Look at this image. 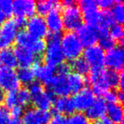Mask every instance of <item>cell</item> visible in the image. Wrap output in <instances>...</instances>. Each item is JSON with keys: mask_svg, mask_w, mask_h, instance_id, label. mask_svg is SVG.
I'll return each mask as SVG.
<instances>
[{"mask_svg": "<svg viewBox=\"0 0 124 124\" xmlns=\"http://www.w3.org/2000/svg\"><path fill=\"white\" fill-rule=\"evenodd\" d=\"M13 21H14L15 25H16L18 29L25 27L26 24V19L25 17H21V16H16V17L13 20Z\"/></svg>", "mask_w": 124, "mask_h": 124, "instance_id": "43", "label": "cell"}, {"mask_svg": "<svg viewBox=\"0 0 124 124\" xmlns=\"http://www.w3.org/2000/svg\"><path fill=\"white\" fill-rule=\"evenodd\" d=\"M67 119V124H90V121L88 119L86 115L82 112H76L71 115Z\"/></svg>", "mask_w": 124, "mask_h": 124, "instance_id": "33", "label": "cell"}, {"mask_svg": "<svg viewBox=\"0 0 124 124\" xmlns=\"http://www.w3.org/2000/svg\"><path fill=\"white\" fill-rule=\"evenodd\" d=\"M13 50L17 63L21 67H30L31 65H34L38 61V56L28 48L16 45Z\"/></svg>", "mask_w": 124, "mask_h": 124, "instance_id": "15", "label": "cell"}, {"mask_svg": "<svg viewBox=\"0 0 124 124\" xmlns=\"http://www.w3.org/2000/svg\"><path fill=\"white\" fill-rule=\"evenodd\" d=\"M47 43L43 39L41 38H35L34 42H33L32 45H31V50L32 53H34L37 56H39V55L43 54L45 51V48H46Z\"/></svg>", "mask_w": 124, "mask_h": 124, "instance_id": "34", "label": "cell"}, {"mask_svg": "<svg viewBox=\"0 0 124 124\" xmlns=\"http://www.w3.org/2000/svg\"><path fill=\"white\" fill-rule=\"evenodd\" d=\"M108 118L115 124H122L123 121V107L120 103L108 104L106 106Z\"/></svg>", "mask_w": 124, "mask_h": 124, "instance_id": "22", "label": "cell"}, {"mask_svg": "<svg viewBox=\"0 0 124 124\" xmlns=\"http://www.w3.org/2000/svg\"><path fill=\"white\" fill-rule=\"evenodd\" d=\"M9 124H22L21 120L20 118H11Z\"/></svg>", "mask_w": 124, "mask_h": 124, "instance_id": "48", "label": "cell"}, {"mask_svg": "<svg viewBox=\"0 0 124 124\" xmlns=\"http://www.w3.org/2000/svg\"><path fill=\"white\" fill-rule=\"evenodd\" d=\"M69 74V73H68ZM57 74L54 75L45 84L48 87V90L54 95H58L59 97H68L71 94L68 84L67 75Z\"/></svg>", "mask_w": 124, "mask_h": 124, "instance_id": "5", "label": "cell"}, {"mask_svg": "<svg viewBox=\"0 0 124 124\" xmlns=\"http://www.w3.org/2000/svg\"><path fill=\"white\" fill-rule=\"evenodd\" d=\"M104 100L105 102H108L109 104H113V103H118L117 101V96H116V92L114 90H108L105 92V93L104 94Z\"/></svg>", "mask_w": 124, "mask_h": 124, "instance_id": "38", "label": "cell"}, {"mask_svg": "<svg viewBox=\"0 0 124 124\" xmlns=\"http://www.w3.org/2000/svg\"><path fill=\"white\" fill-rule=\"evenodd\" d=\"M36 13V2L33 0H16L13 2V14L16 16L31 17Z\"/></svg>", "mask_w": 124, "mask_h": 124, "instance_id": "16", "label": "cell"}, {"mask_svg": "<svg viewBox=\"0 0 124 124\" xmlns=\"http://www.w3.org/2000/svg\"><path fill=\"white\" fill-rule=\"evenodd\" d=\"M44 20L46 22L47 28L51 32L60 33V31L64 28L60 6L54 8L49 13H48Z\"/></svg>", "mask_w": 124, "mask_h": 124, "instance_id": "17", "label": "cell"}, {"mask_svg": "<svg viewBox=\"0 0 124 124\" xmlns=\"http://www.w3.org/2000/svg\"><path fill=\"white\" fill-rule=\"evenodd\" d=\"M57 69V74H61V75H66L70 73V66H68L66 63H62L60 66L56 67Z\"/></svg>", "mask_w": 124, "mask_h": 124, "instance_id": "42", "label": "cell"}, {"mask_svg": "<svg viewBox=\"0 0 124 124\" xmlns=\"http://www.w3.org/2000/svg\"><path fill=\"white\" fill-rule=\"evenodd\" d=\"M76 34L83 47H85V48L95 45L99 39V34L97 30L86 24H82L77 29Z\"/></svg>", "mask_w": 124, "mask_h": 124, "instance_id": "13", "label": "cell"}, {"mask_svg": "<svg viewBox=\"0 0 124 124\" xmlns=\"http://www.w3.org/2000/svg\"><path fill=\"white\" fill-rule=\"evenodd\" d=\"M4 90L2 89V88H0V103L1 102H3L4 101Z\"/></svg>", "mask_w": 124, "mask_h": 124, "instance_id": "49", "label": "cell"}, {"mask_svg": "<svg viewBox=\"0 0 124 124\" xmlns=\"http://www.w3.org/2000/svg\"><path fill=\"white\" fill-rule=\"evenodd\" d=\"M96 3L98 8L100 7L104 11H108V9H110L112 8L115 2L112 0H100V1H97Z\"/></svg>", "mask_w": 124, "mask_h": 124, "instance_id": "39", "label": "cell"}, {"mask_svg": "<svg viewBox=\"0 0 124 124\" xmlns=\"http://www.w3.org/2000/svg\"><path fill=\"white\" fill-rule=\"evenodd\" d=\"M52 106H54V110L60 115L62 114L71 115L76 110L72 99L69 97H58L54 99Z\"/></svg>", "mask_w": 124, "mask_h": 124, "instance_id": "19", "label": "cell"}, {"mask_svg": "<svg viewBox=\"0 0 124 124\" xmlns=\"http://www.w3.org/2000/svg\"><path fill=\"white\" fill-rule=\"evenodd\" d=\"M18 81L20 83L22 84H31L34 80V75H33L32 70L29 67H21L16 71Z\"/></svg>", "mask_w": 124, "mask_h": 124, "instance_id": "29", "label": "cell"}, {"mask_svg": "<svg viewBox=\"0 0 124 124\" xmlns=\"http://www.w3.org/2000/svg\"><path fill=\"white\" fill-rule=\"evenodd\" d=\"M31 95L35 108L43 110H48L53 105L54 95L48 90H44L43 85L39 82H32L27 88Z\"/></svg>", "mask_w": 124, "mask_h": 124, "instance_id": "2", "label": "cell"}, {"mask_svg": "<svg viewBox=\"0 0 124 124\" xmlns=\"http://www.w3.org/2000/svg\"><path fill=\"white\" fill-rule=\"evenodd\" d=\"M18 33V28L15 25L13 20L6 21L0 26V49L10 48L16 42Z\"/></svg>", "mask_w": 124, "mask_h": 124, "instance_id": "9", "label": "cell"}, {"mask_svg": "<svg viewBox=\"0 0 124 124\" xmlns=\"http://www.w3.org/2000/svg\"><path fill=\"white\" fill-rule=\"evenodd\" d=\"M10 119L9 110L4 105H0V124H9Z\"/></svg>", "mask_w": 124, "mask_h": 124, "instance_id": "37", "label": "cell"}, {"mask_svg": "<svg viewBox=\"0 0 124 124\" xmlns=\"http://www.w3.org/2000/svg\"><path fill=\"white\" fill-rule=\"evenodd\" d=\"M31 70L34 78H36L39 81V83L43 82L44 83H46L54 76V69L39 61L36 62L33 65V68Z\"/></svg>", "mask_w": 124, "mask_h": 124, "instance_id": "20", "label": "cell"}, {"mask_svg": "<svg viewBox=\"0 0 124 124\" xmlns=\"http://www.w3.org/2000/svg\"><path fill=\"white\" fill-rule=\"evenodd\" d=\"M6 21V16L4 15V13L1 11V9H0V26L1 25H3L4 22Z\"/></svg>", "mask_w": 124, "mask_h": 124, "instance_id": "47", "label": "cell"}, {"mask_svg": "<svg viewBox=\"0 0 124 124\" xmlns=\"http://www.w3.org/2000/svg\"><path fill=\"white\" fill-rule=\"evenodd\" d=\"M68 84L71 93H77L83 89L86 84V79L83 76L77 73H69L67 75Z\"/></svg>", "mask_w": 124, "mask_h": 124, "instance_id": "23", "label": "cell"}, {"mask_svg": "<svg viewBox=\"0 0 124 124\" xmlns=\"http://www.w3.org/2000/svg\"><path fill=\"white\" fill-rule=\"evenodd\" d=\"M1 70H2V66H0V72H1Z\"/></svg>", "mask_w": 124, "mask_h": 124, "instance_id": "50", "label": "cell"}, {"mask_svg": "<svg viewBox=\"0 0 124 124\" xmlns=\"http://www.w3.org/2000/svg\"><path fill=\"white\" fill-rule=\"evenodd\" d=\"M98 34H99L98 42L100 43L99 46L103 50L106 49L107 51H108V50L111 49L112 48H114V47L116 46V42L109 35L108 31H98Z\"/></svg>", "mask_w": 124, "mask_h": 124, "instance_id": "25", "label": "cell"}, {"mask_svg": "<svg viewBox=\"0 0 124 124\" xmlns=\"http://www.w3.org/2000/svg\"><path fill=\"white\" fill-rule=\"evenodd\" d=\"M51 119V113L48 110L37 108H28L21 116L22 124H48Z\"/></svg>", "mask_w": 124, "mask_h": 124, "instance_id": "10", "label": "cell"}, {"mask_svg": "<svg viewBox=\"0 0 124 124\" xmlns=\"http://www.w3.org/2000/svg\"><path fill=\"white\" fill-rule=\"evenodd\" d=\"M106 102L104 99H95L91 106L86 110V116L89 121H97L105 116L106 113Z\"/></svg>", "mask_w": 124, "mask_h": 124, "instance_id": "18", "label": "cell"}, {"mask_svg": "<svg viewBox=\"0 0 124 124\" xmlns=\"http://www.w3.org/2000/svg\"><path fill=\"white\" fill-rule=\"evenodd\" d=\"M63 26L69 31L77 30L83 23V16L79 7L76 4L68 7H65L61 13Z\"/></svg>", "mask_w": 124, "mask_h": 124, "instance_id": "4", "label": "cell"}, {"mask_svg": "<svg viewBox=\"0 0 124 124\" xmlns=\"http://www.w3.org/2000/svg\"><path fill=\"white\" fill-rule=\"evenodd\" d=\"M47 36H48V43L43 53L44 54L43 60L45 62V65L54 69L60 64H62L65 60L60 48L61 35L60 33L51 32Z\"/></svg>", "mask_w": 124, "mask_h": 124, "instance_id": "1", "label": "cell"}, {"mask_svg": "<svg viewBox=\"0 0 124 124\" xmlns=\"http://www.w3.org/2000/svg\"><path fill=\"white\" fill-rule=\"evenodd\" d=\"M0 66H3L4 68L12 70L17 67V60L15 55L14 50L11 48L0 49Z\"/></svg>", "mask_w": 124, "mask_h": 124, "instance_id": "21", "label": "cell"}, {"mask_svg": "<svg viewBox=\"0 0 124 124\" xmlns=\"http://www.w3.org/2000/svg\"><path fill=\"white\" fill-rule=\"evenodd\" d=\"M4 101L5 104V107L7 109H12L13 107L18 105L16 92H8L7 94L4 95Z\"/></svg>", "mask_w": 124, "mask_h": 124, "instance_id": "36", "label": "cell"}, {"mask_svg": "<svg viewBox=\"0 0 124 124\" xmlns=\"http://www.w3.org/2000/svg\"><path fill=\"white\" fill-rule=\"evenodd\" d=\"M104 64L109 70L118 71L124 64V50L122 45H116L105 54Z\"/></svg>", "mask_w": 124, "mask_h": 124, "instance_id": "6", "label": "cell"}, {"mask_svg": "<svg viewBox=\"0 0 124 124\" xmlns=\"http://www.w3.org/2000/svg\"><path fill=\"white\" fill-rule=\"evenodd\" d=\"M48 124H67V119L63 115L56 114L53 117H51Z\"/></svg>", "mask_w": 124, "mask_h": 124, "instance_id": "40", "label": "cell"}, {"mask_svg": "<svg viewBox=\"0 0 124 124\" xmlns=\"http://www.w3.org/2000/svg\"><path fill=\"white\" fill-rule=\"evenodd\" d=\"M94 124H115V123L113 122H111L108 117L104 116L102 118H100V120L95 121Z\"/></svg>", "mask_w": 124, "mask_h": 124, "instance_id": "44", "label": "cell"}, {"mask_svg": "<svg viewBox=\"0 0 124 124\" xmlns=\"http://www.w3.org/2000/svg\"><path fill=\"white\" fill-rule=\"evenodd\" d=\"M0 9L7 17L13 15V2L11 0H0Z\"/></svg>", "mask_w": 124, "mask_h": 124, "instance_id": "35", "label": "cell"}, {"mask_svg": "<svg viewBox=\"0 0 124 124\" xmlns=\"http://www.w3.org/2000/svg\"><path fill=\"white\" fill-rule=\"evenodd\" d=\"M116 96H117V101L118 103H122L123 101V99H124V93L122 92V90H118L116 92Z\"/></svg>", "mask_w": 124, "mask_h": 124, "instance_id": "45", "label": "cell"}, {"mask_svg": "<svg viewBox=\"0 0 124 124\" xmlns=\"http://www.w3.org/2000/svg\"><path fill=\"white\" fill-rule=\"evenodd\" d=\"M105 69L102 67L92 68L88 71V80L93 86V93L94 95L102 96L105 93V92L108 91L109 88L105 83Z\"/></svg>", "mask_w": 124, "mask_h": 124, "instance_id": "8", "label": "cell"}, {"mask_svg": "<svg viewBox=\"0 0 124 124\" xmlns=\"http://www.w3.org/2000/svg\"><path fill=\"white\" fill-rule=\"evenodd\" d=\"M20 83L14 70L2 68L0 72V88L8 92H16L19 89Z\"/></svg>", "mask_w": 124, "mask_h": 124, "instance_id": "14", "label": "cell"}, {"mask_svg": "<svg viewBox=\"0 0 124 124\" xmlns=\"http://www.w3.org/2000/svg\"><path fill=\"white\" fill-rule=\"evenodd\" d=\"M71 99H72L73 104H74L75 110L82 112L86 111L91 106V105L95 100V95L93 93L92 89L84 88L78 93H75L74 97Z\"/></svg>", "mask_w": 124, "mask_h": 124, "instance_id": "12", "label": "cell"}, {"mask_svg": "<svg viewBox=\"0 0 124 124\" xmlns=\"http://www.w3.org/2000/svg\"><path fill=\"white\" fill-rule=\"evenodd\" d=\"M58 6L59 3L54 0H40L36 3V12L38 16H43Z\"/></svg>", "mask_w": 124, "mask_h": 124, "instance_id": "24", "label": "cell"}, {"mask_svg": "<svg viewBox=\"0 0 124 124\" xmlns=\"http://www.w3.org/2000/svg\"><path fill=\"white\" fill-rule=\"evenodd\" d=\"M26 32L34 38L43 39L48 35V30L47 28L44 18L38 15H34L26 20Z\"/></svg>", "mask_w": 124, "mask_h": 124, "instance_id": "7", "label": "cell"}, {"mask_svg": "<svg viewBox=\"0 0 124 124\" xmlns=\"http://www.w3.org/2000/svg\"><path fill=\"white\" fill-rule=\"evenodd\" d=\"M16 98H17L18 105L21 107L26 106L31 102V95L28 89L25 87L21 88L16 92Z\"/></svg>", "mask_w": 124, "mask_h": 124, "instance_id": "32", "label": "cell"}, {"mask_svg": "<svg viewBox=\"0 0 124 124\" xmlns=\"http://www.w3.org/2000/svg\"><path fill=\"white\" fill-rule=\"evenodd\" d=\"M83 59L92 68L102 67L105 60V51L99 45H93L85 48L83 51Z\"/></svg>", "mask_w": 124, "mask_h": 124, "instance_id": "11", "label": "cell"}, {"mask_svg": "<svg viewBox=\"0 0 124 124\" xmlns=\"http://www.w3.org/2000/svg\"><path fill=\"white\" fill-rule=\"evenodd\" d=\"M113 21L117 24H121L124 21V4L122 1H116L114 3L110 12Z\"/></svg>", "mask_w": 124, "mask_h": 124, "instance_id": "27", "label": "cell"}, {"mask_svg": "<svg viewBox=\"0 0 124 124\" xmlns=\"http://www.w3.org/2000/svg\"><path fill=\"white\" fill-rule=\"evenodd\" d=\"M70 69H72L74 71V73L83 76L88 73V71H90V66L84 59L79 57L71 61Z\"/></svg>", "mask_w": 124, "mask_h": 124, "instance_id": "26", "label": "cell"}, {"mask_svg": "<svg viewBox=\"0 0 124 124\" xmlns=\"http://www.w3.org/2000/svg\"><path fill=\"white\" fill-rule=\"evenodd\" d=\"M109 35L115 40L116 42H119L122 45V41H123V27L122 25L117 24V23H113L111 26H110L108 30Z\"/></svg>", "mask_w": 124, "mask_h": 124, "instance_id": "31", "label": "cell"}, {"mask_svg": "<svg viewBox=\"0 0 124 124\" xmlns=\"http://www.w3.org/2000/svg\"><path fill=\"white\" fill-rule=\"evenodd\" d=\"M60 48L65 58L71 61L79 58L83 51V45L74 31H67L61 36Z\"/></svg>", "mask_w": 124, "mask_h": 124, "instance_id": "3", "label": "cell"}, {"mask_svg": "<svg viewBox=\"0 0 124 124\" xmlns=\"http://www.w3.org/2000/svg\"><path fill=\"white\" fill-rule=\"evenodd\" d=\"M75 4H76V2L72 1V0H65V1H63V2L61 3V4L64 6V7H68V6H71Z\"/></svg>", "mask_w": 124, "mask_h": 124, "instance_id": "46", "label": "cell"}, {"mask_svg": "<svg viewBox=\"0 0 124 124\" xmlns=\"http://www.w3.org/2000/svg\"><path fill=\"white\" fill-rule=\"evenodd\" d=\"M11 110L10 116H12V118H20L22 116L23 113H24V110H23V107L20 106V105H16V106L13 107Z\"/></svg>", "mask_w": 124, "mask_h": 124, "instance_id": "41", "label": "cell"}, {"mask_svg": "<svg viewBox=\"0 0 124 124\" xmlns=\"http://www.w3.org/2000/svg\"><path fill=\"white\" fill-rule=\"evenodd\" d=\"M34 40H35L34 38H32L31 35H29L25 31H18L17 36H16V42L18 46L24 47V48H26L28 49L31 48Z\"/></svg>", "mask_w": 124, "mask_h": 124, "instance_id": "30", "label": "cell"}, {"mask_svg": "<svg viewBox=\"0 0 124 124\" xmlns=\"http://www.w3.org/2000/svg\"><path fill=\"white\" fill-rule=\"evenodd\" d=\"M105 83L108 88H118L120 83V73L112 70H105Z\"/></svg>", "mask_w": 124, "mask_h": 124, "instance_id": "28", "label": "cell"}]
</instances>
